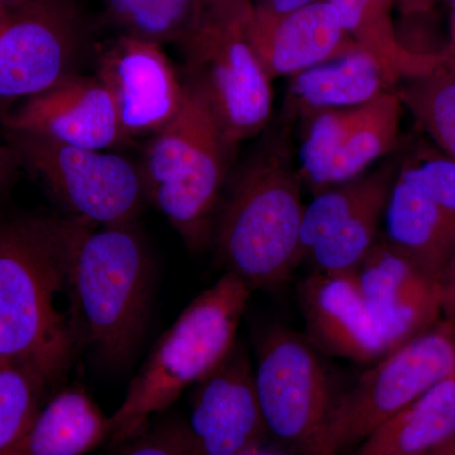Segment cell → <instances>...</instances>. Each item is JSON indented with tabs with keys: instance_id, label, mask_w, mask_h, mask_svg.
I'll return each instance as SVG.
<instances>
[{
	"instance_id": "obj_3",
	"label": "cell",
	"mask_w": 455,
	"mask_h": 455,
	"mask_svg": "<svg viewBox=\"0 0 455 455\" xmlns=\"http://www.w3.org/2000/svg\"><path fill=\"white\" fill-rule=\"evenodd\" d=\"M154 263L134 223L80 224L70 267L79 338L110 364L133 355L145 333Z\"/></svg>"
},
{
	"instance_id": "obj_19",
	"label": "cell",
	"mask_w": 455,
	"mask_h": 455,
	"mask_svg": "<svg viewBox=\"0 0 455 455\" xmlns=\"http://www.w3.org/2000/svg\"><path fill=\"white\" fill-rule=\"evenodd\" d=\"M109 438V418L97 403L85 392L65 390L0 455H86Z\"/></svg>"
},
{
	"instance_id": "obj_34",
	"label": "cell",
	"mask_w": 455,
	"mask_h": 455,
	"mask_svg": "<svg viewBox=\"0 0 455 455\" xmlns=\"http://www.w3.org/2000/svg\"><path fill=\"white\" fill-rule=\"evenodd\" d=\"M315 2H319V0H265L262 4H259V7L267 8L276 13H287V12L295 11V9Z\"/></svg>"
},
{
	"instance_id": "obj_40",
	"label": "cell",
	"mask_w": 455,
	"mask_h": 455,
	"mask_svg": "<svg viewBox=\"0 0 455 455\" xmlns=\"http://www.w3.org/2000/svg\"><path fill=\"white\" fill-rule=\"evenodd\" d=\"M451 2H453L454 7H455V0H451Z\"/></svg>"
},
{
	"instance_id": "obj_13",
	"label": "cell",
	"mask_w": 455,
	"mask_h": 455,
	"mask_svg": "<svg viewBox=\"0 0 455 455\" xmlns=\"http://www.w3.org/2000/svg\"><path fill=\"white\" fill-rule=\"evenodd\" d=\"M188 433L202 455H243L267 430L254 371L241 346L197 383Z\"/></svg>"
},
{
	"instance_id": "obj_12",
	"label": "cell",
	"mask_w": 455,
	"mask_h": 455,
	"mask_svg": "<svg viewBox=\"0 0 455 455\" xmlns=\"http://www.w3.org/2000/svg\"><path fill=\"white\" fill-rule=\"evenodd\" d=\"M5 130L35 134L77 148L108 151L127 142L112 94L98 75L73 74L27 98L2 116Z\"/></svg>"
},
{
	"instance_id": "obj_4",
	"label": "cell",
	"mask_w": 455,
	"mask_h": 455,
	"mask_svg": "<svg viewBox=\"0 0 455 455\" xmlns=\"http://www.w3.org/2000/svg\"><path fill=\"white\" fill-rule=\"evenodd\" d=\"M302 179L281 147L250 161L230 191L214 235L228 271L253 290L284 283L301 263Z\"/></svg>"
},
{
	"instance_id": "obj_7",
	"label": "cell",
	"mask_w": 455,
	"mask_h": 455,
	"mask_svg": "<svg viewBox=\"0 0 455 455\" xmlns=\"http://www.w3.org/2000/svg\"><path fill=\"white\" fill-rule=\"evenodd\" d=\"M373 363L334 400L316 455H340L357 448L403 407L454 377L453 329L442 320Z\"/></svg>"
},
{
	"instance_id": "obj_18",
	"label": "cell",
	"mask_w": 455,
	"mask_h": 455,
	"mask_svg": "<svg viewBox=\"0 0 455 455\" xmlns=\"http://www.w3.org/2000/svg\"><path fill=\"white\" fill-rule=\"evenodd\" d=\"M286 110L301 121L313 114L363 106L392 90L363 50L353 51L289 77Z\"/></svg>"
},
{
	"instance_id": "obj_26",
	"label": "cell",
	"mask_w": 455,
	"mask_h": 455,
	"mask_svg": "<svg viewBox=\"0 0 455 455\" xmlns=\"http://www.w3.org/2000/svg\"><path fill=\"white\" fill-rule=\"evenodd\" d=\"M388 196L390 193L371 200L311 251L307 259L313 260L316 272L348 274L359 267L377 243Z\"/></svg>"
},
{
	"instance_id": "obj_22",
	"label": "cell",
	"mask_w": 455,
	"mask_h": 455,
	"mask_svg": "<svg viewBox=\"0 0 455 455\" xmlns=\"http://www.w3.org/2000/svg\"><path fill=\"white\" fill-rule=\"evenodd\" d=\"M403 109L395 89L358 107L343 146L326 171L322 191L361 178L371 164L394 151Z\"/></svg>"
},
{
	"instance_id": "obj_30",
	"label": "cell",
	"mask_w": 455,
	"mask_h": 455,
	"mask_svg": "<svg viewBox=\"0 0 455 455\" xmlns=\"http://www.w3.org/2000/svg\"><path fill=\"white\" fill-rule=\"evenodd\" d=\"M121 455H202L184 425L169 424L140 433Z\"/></svg>"
},
{
	"instance_id": "obj_27",
	"label": "cell",
	"mask_w": 455,
	"mask_h": 455,
	"mask_svg": "<svg viewBox=\"0 0 455 455\" xmlns=\"http://www.w3.org/2000/svg\"><path fill=\"white\" fill-rule=\"evenodd\" d=\"M358 107L324 110L304 119L305 130L299 149V172L302 182L320 193L329 166L343 146L355 122Z\"/></svg>"
},
{
	"instance_id": "obj_14",
	"label": "cell",
	"mask_w": 455,
	"mask_h": 455,
	"mask_svg": "<svg viewBox=\"0 0 455 455\" xmlns=\"http://www.w3.org/2000/svg\"><path fill=\"white\" fill-rule=\"evenodd\" d=\"M368 313L388 349L438 324V283L387 242H377L355 271Z\"/></svg>"
},
{
	"instance_id": "obj_17",
	"label": "cell",
	"mask_w": 455,
	"mask_h": 455,
	"mask_svg": "<svg viewBox=\"0 0 455 455\" xmlns=\"http://www.w3.org/2000/svg\"><path fill=\"white\" fill-rule=\"evenodd\" d=\"M387 243L421 271L438 278L455 248V229L403 158L386 204Z\"/></svg>"
},
{
	"instance_id": "obj_42",
	"label": "cell",
	"mask_w": 455,
	"mask_h": 455,
	"mask_svg": "<svg viewBox=\"0 0 455 455\" xmlns=\"http://www.w3.org/2000/svg\"><path fill=\"white\" fill-rule=\"evenodd\" d=\"M0 13H2V9H0Z\"/></svg>"
},
{
	"instance_id": "obj_2",
	"label": "cell",
	"mask_w": 455,
	"mask_h": 455,
	"mask_svg": "<svg viewBox=\"0 0 455 455\" xmlns=\"http://www.w3.org/2000/svg\"><path fill=\"white\" fill-rule=\"evenodd\" d=\"M254 290L227 272L197 295L164 331L130 383L121 405L109 416L110 438L131 442L155 415L169 409L228 357Z\"/></svg>"
},
{
	"instance_id": "obj_5",
	"label": "cell",
	"mask_w": 455,
	"mask_h": 455,
	"mask_svg": "<svg viewBox=\"0 0 455 455\" xmlns=\"http://www.w3.org/2000/svg\"><path fill=\"white\" fill-rule=\"evenodd\" d=\"M182 82L181 107L151 137L140 169L148 202L197 252L211 241L233 149L203 90Z\"/></svg>"
},
{
	"instance_id": "obj_15",
	"label": "cell",
	"mask_w": 455,
	"mask_h": 455,
	"mask_svg": "<svg viewBox=\"0 0 455 455\" xmlns=\"http://www.w3.org/2000/svg\"><path fill=\"white\" fill-rule=\"evenodd\" d=\"M247 33L271 82L361 50L344 29L339 14L328 0L287 13L252 4Z\"/></svg>"
},
{
	"instance_id": "obj_24",
	"label": "cell",
	"mask_w": 455,
	"mask_h": 455,
	"mask_svg": "<svg viewBox=\"0 0 455 455\" xmlns=\"http://www.w3.org/2000/svg\"><path fill=\"white\" fill-rule=\"evenodd\" d=\"M397 164H385L361 178L326 188L305 205L301 223L302 259L377 196L390 193Z\"/></svg>"
},
{
	"instance_id": "obj_32",
	"label": "cell",
	"mask_w": 455,
	"mask_h": 455,
	"mask_svg": "<svg viewBox=\"0 0 455 455\" xmlns=\"http://www.w3.org/2000/svg\"><path fill=\"white\" fill-rule=\"evenodd\" d=\"M16 154L9 146L0 145V194L13 181L18 166H20Z\"/></svg>"
},
{
	"instance_id": "obj_28",
	"label": "cell",
	"mask_w": 455,
	"mask_h": 455,
	"mask_svg": "<svg viewBox=\"0 0 455 455\" xmlns=\"http://www.w3.org/2000/svg\"><path fill=\"white\" fill-rule=\"evenodd\" d=\"M51 383L33 368L0 364V451L16 442L32 423Z\"/></svg>"
},
{
	"instance_id": "obj_6",
	"label": "cell",
	"mask_w": 455,
	"mask_h": 455,
	"mask_svg": "<svg viewBox=\"0 0 455 455\" xmlns=\"http://www.w3.org/2000/svg\"><path fill=\"white\" fill-rule=\"evenodd\" d=\"M251 5V0L209 5L179 44L187 80L208 98L232 149L265 130L274 109L272 82L248 38Z\"/></svg>"
},
{
	"instance_id": "obj_25",
	"label": "cell",
	"mask_w": 455,
	"mask_h": 455,
	"mask_svg": "<svg viewBox=\"0 0 455 455\" xmlns=\"http://www.w3.org/2000/svg\"><path fill=\"white\" fill-rule=\"evenodd\" d=\"M104 13L119 36L152 42L181 44L196 25V0H103Z\"/></svg>"
},
{
	"instance_id": "obj_38",
	"label": "cell",
	"mask_w": 455,
	"mask_h": 455,
	"mask_svg": "<svg viewBox=\"0 0 455 455\" xmlns=\"http://www.w3.org/2000/svg\"><path fill=\"white\" fill-rule=\"evenodd\" d=\"M243 455H266V454L259 453V451H257V449H253V451H248V453H245Z\"/></svg>"
},
{
	"instance_id": "obj_36",
	"label": "cell",
	"mask_w": 455,
	"mask_h": 455,
	"mask_svg": "<svg viewBox=\"0 0 455 455\" xmlns=\"http://www.w3.org/2000/svg\"><path fill=\"white\" fill-rule=\"evenodd\" d=\"M26 2H28V0H0V9L7 11V9L20 7Z\"/></svg>"
},
{
	"instance_id": "obj_11",
	"label": "cell",
	"mask_w": 455,
	"mask_h": 455,
	"mask_svg": "<svg viewBox=\"0 0 455 455\" xmlns=\"http://www.w3.org/2000/svg\"><path fill=\"white\" fill-rule=\"evenodd\" d=\"M97 75L112 94L127 140L154 136L181 107L184 82L161 44L118 36L100 51Z\"/></svg>"
},
{
	"instance_id": "obj_9",
	"label": "cell",
	"mask_w": 455,
	"mask_h": 455,
	"mask_svg": "<svg viewBox=\"0 0 455 455\" xmlns=\"http://www.w3.org/2000/svg\"><path fill=\"white\" fill-rule=\"evenodd\" d=\"M86 42L76 0H28L0 13V100L31 98L75 74Z\"/></svg>"
},
{
	"instance_id": "obj_33",
	"label": "cell",
	"mask_w": 455,
	"mask_h": 455,
	"mask_svg": "<svg viewBox=\"0 0 455 455\" xmlns=\"http://www.w3.org/2000/svg\"><path fill=\"white\" fill-rule=\"evenodd\" d=\"M438 2L439 0H395V4H397L403 14L411 16V14L427 13L435 7Z\"/></svg>"
},
{
	"instance_id": "obj_31",
	"label": "cell",
	"mask_w": 455,
	"mask_h": 455,
	"mask_svg": "<svg viewBox=\"0 0 455 455\" xmlns=\"http://www.w3.org/2000/svg\"><path fill=\"white\" fill-rule=\"evenodd\" d=\"M443 322L455 331V248L436 278Z\"/></svg>"
},
{
	"instance_id": "obj_23",
	"label": "cell",
	"mask_w": 455,
	"mask_h": 455,
	"mask_svg": "<svg viewBox=\"0 0 455 455\" xmlns=\"http://www.w3.org/2000/svg\"><path fill=\"white\" fill-rule=\"evenodd\" d=\"M395 90L429 142L455 161L454 51H447L427 74L407 80Z\"/></svg>"
},
{
	"instance_id": "obj_10",
	"label": "cell",
	"mask_w": 455,
	"mask_h": 455,
	"mask_svg": "<svg viewBox=\"0 0 455 455\" xmlns=\"http://www.w3.org/2000/svg\"><path fill=\"white\" fill-rule=\"evenodd\" d=\"M254 381L267 430L316 455L334 400L313 347L283 329L272 331L260 347Z\"/></svg>"
},
{
	"instance_id": "obj_21",
	"label": "cell",
	"mask_w": 455,
	"mask_h": 455,
	"mask_svg": "<svg viewBox=\"0 0 455 455\" xmlns=\"http://www.w3.org/2000/svg\"><path fill=\"white\" fill-rule=\"evenodd\" d=\"M339 14L349 37L372 57L391 89L427 74L445 52H418L403 46L395 33V0H328Z\"/></svg>"
},
{
	"instance_id": "obj_35",
	"label": "cell",
	"mask_w": 455,
	"mask_h": 455,
	"mask_svg": "<svg viewBox=\"0 0 455 455\" xmlns=\"http://www.w3.org/2000/svg\"><path fill=\"white\" fill-rule=\"evenodd\" d=\"M427 455H455V436Z\"/></svg>"
},
{
	"instance_id": "obj_29",
	"label": "cell",
	"mask_w": 455,
	"mask_h": 455,
	"mask_svg": "<svg viewBox=\"0 0 455 455\" xmlns=\"http://www.w3.org/2000/svg\"><path fill=\"white\" fill-rule=\"evenodd\" d=\"M405 160L455 229V161L431 142L419 143Z\"/></svg>"
},
{
	"instance_id": "obj_39",
	"label": "cell",
	"mask_w": 455,
	"mask_h": 455,
	"mask_svg": "<svg viewBox=\"0 0 455 455\" xmlns=\"http://www.w3.org/2000/svg\"><path fill=\"white\" fill-rule=\"evenodd\" d=\"M453 33H454V42H455V7H454Z\"/></svg>"
},
{
	"instance_id": "obj_8",
	"label": "cell",
	"mask_w": 455,
	"mask_h": 455,
	"mask_svg": "<svg viewBox=\"0 0 455 455\" xmlns=\"http://www.w3.org/2000/svg\"><path fill=\"white\" fill-rule=\"evenodd\" d=\"M18 161L40 176L71 217L92 226L134 223L148 202L140 166L108 151L7 131Z\"/></svg>"
},
{
	"instance_id": "obj_37",
	"label": "cell",
	"mask_w": 455,
	"mask_h": 455,
	"mask_svg": "<svg viewBox=\"0 0 455 455\" xmlns=\"http://www.w3.org/2000/svg\"><path fill=\"white\" fill-rule=\"evenodd\" d=\"M217 2H220V0H196L200 13H202V11H204V9L208 8L209 5L214 4V3Z\"/></svg>"
},
{
	"instance_id": "obj_41",
	"label": "cell",
	"mask_w": 455,
	"mask_h": 455,
	"mask_svg": "<svg viewBox=\"0 0 455 455\" xmlns=\"http://www.w3.org/2000/svg\"><path fill=\"white\" fill-rule=\"evenodd\" d=\"M451 329H453V328H451ZM453 333H454V337H455V331H454V329H453Z\"/></svg>"
},
{
	"instance_id": "obj_16",
	"label": "cell",
	"mask_w": 455,
	"mask_h": 455,
	"mask_svg": "<svg viewBox=\"0 0 455 455\" xmlns=\"http://www.w3.org/2000/svg\"><path fill=\"white\" fill-rule=\"evenodd\" d=\"M300 300L311 339L326 352L359 363H373L390 352L355 272H315L302 283Z\"/></svg>"
},
{
	"instance_id": "obj_20",
	"label": "cell",
	"mask_w": 455,
	"mask_h": 455,
	"mask_svg": "<svg viewBox=\"0 0 455 455\" xmlns=\"http://www.w3.org/2000/svg\"><path fill=\"white\" fill-rule=\"evenodd\" d=\"M455 436V376L388 419L350 455H427Z\"/></svg>"
},
{
	"instance_id": "obj_1",
	"label": "cell",
	"mask_w": 455,
	"mask_h": 455,
	"mask_svg": "<svg viewBox=\"0 0 455 455\" xmlns=\"http://www.w3.org/2000/svg\"><path fill=\"white\" fill-rule=\"evenodd\" d=\"M80 224L50 215L0 220V364L33 368L51 382L70 366L80 338L61 302L71 298Z\"/></svg>"
}]
</instances>
